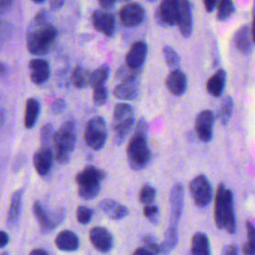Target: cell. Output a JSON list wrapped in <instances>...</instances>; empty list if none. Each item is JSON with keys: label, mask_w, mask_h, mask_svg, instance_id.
I'll return each mask as SVG.
<instances>
[{"label": "cell", "mask_w": 255, "mask_h": 255, "mask_svg": "<svg viewBox=\"0 0 255 255\" xmlns=\"http://www.w3.org/2000/svg\"><path fill=\"white\" fill-rule=\"evenodd\" d=\"M127 158L129 167L138 171L147 166L151 153L147 142V124L144 118L136 123L133 133L127 146Z\"/></svg>", "instance_id": "cell-1"}, {"label": "cell", "mask_w": 255, "mask_h": 255, "mask_svg": "<svg viewBox=\"0 0 255 255\" xmlns=\"http://www.w3.org/2000/svg\"><path fill=\"white\" fill-rule=\"evenodd\" d=\"M214 219L219 229L233 234L236 231V217L233 207V195L224 183L217 187L214 202Z\"/></svg>", "instance_id": "cell-2"}, {"label": "cell", "mask_w": 255, "mask_h": 255, "mask_svg": "<svg viewBox=\"0 0 255 255\" xmlns=\"http://www.w3.org/2000/svg\"><path fill=\"white\" fill-rule=\"evenodd\" d=\"M77 141L75 122L69 120L65 122L61 128L55 131L53 142L55 146L56 160L61 164L70 161L71 153L74 151Z\"/></svg>", "instance_id": "cell-3"}, {"label": "cell", "mask_w": 255, "mask_h": 255, "mask_svg": "<svg viewBox=\"0 0 255 255\" xmlns=\"http://www.w3.org/2000/svg\"><path fill=\"white\" fill-rule=\"evenodd\" d=\"M58 32L57 29L49 24H34L32 30L27 35V47L31 54L42 56L48 53L50 47L55 42Z\"/></svg>", "instance_id": "cell-4"}, {"label": "cell", "mask_w": 255, "mask_h": 255, "mask_svg": "<svg viewBox=\"0 0 255 255\" xmlns=\"http://www.w3.org/2000/svg\"><path fill=\"white\" fill-rule=\"evenodd\" d=\"M106 172L93 165L86 166L76 175V182L78 184V194L90 200L97 197L101 190V182L105 179Z\"/></svg>", "instance_id": "cell-5"}, {"label": "cell", "mask_w": 255, "mask_h": 255, "mask_svg": "<svg viewBox=\"0 0 255 255\" xmlns=\"http://www.w3.org/2000/svg\"><path fill=\"white\" fill-rule=\"evenodd\" d=\"M135 124L133 109L129 104H117L113 116V141L121 145Z\"/></svg>", "instance_id": "cell-6"}, {"label": "cell", "mask_w": 255, "mask_h": 255, "mask_svg": "<svg viewBox=\"0 0 255 255\" xmlns=\"http://www.w3.org/2000/svg\"><path fill=\"white\" fill-rule=\"evenodd\" d=\"M84 138L86 144L94 150L102 149L108 138L107 124L103 117L96 116L86 124Z\"/></svg>", "instance_id": "cell-7"}, {"label": "cell", "mask_w": 255, "mask_h": 255, "mask_svg": "<svg viewBox=\"0 0 255 255\" xmlns=\"http://www.w3.org/2000/svg\"><path fill=\"white\" fill-rule=\"evenodd\" d=\"M34 215L41 227V230L45 233L52 231L65 219L66 211L63 208H58L53 212L47 211L40 202H35L33 205Z\"/></svg>", "instance_id": "cell-8"}, {"label": "cell", "mask_w": 255, "mask_h": 255, "mask_svg": "<svg viewBox=\"0 0 255 255\" xmlns=\"http://www.w3.org/2000/svg\"><path fill=\"white\" fill-rule=\"evenodd\" d=\"M190 194L197 207L207 206L212 199V187L204 174L196 175L189 183Z\"/></svg>", "instance_id": "cell-9"}, {"label": "cell", "mask_w": 255, "mask_h": 255, "mask_svg": "<svg viewBox=\"0 0 255 255\" xmlns=\"http://www.w3.org/2000/svg\"><path fill=\"white\" fill-rule=\"evenodd\" d=\"M179 17V0H163L155 11V20L162 27L177 26Z\"/></svg>", "instance_id": "cell-10"}, {"label": "cell", "mask_w": 255, "mask_h": 255, "mask_svg": "<svg viewBox=\"0 0 255 255\" xmlns=\"http://www.w3.org/2000/svg\"><path fill=\"white\" fill-rule=\"evenodd\" d=\"M145 16L144 8L137 2H128L121 7L119 17L121 23L128 28L139 26Z\"/></svg>", "instance_id": "cell-11"}, {"label": "cell", "mask_w": 255, "mask_h": 255, "mask_svg": "<svg viewBox=\"0 0 255 255\" xmlns=\"http://www.w3.org/2000/svg\"><path fill=\"white\" fill-rule=\"evenodd\" d=\"M214 114L210 110L199 112L195 119V131L202 142H209L213 136Z\"/></svg>", "instance_id": "cell-12"}, {"label": "cell", "mask_w": 255, "mask_h": 255, "mask_svg": "<svg viewBox=\"0 0 255 255\" xmlns=\"http://www.w3.org/2000/svg\"><path fill=\"white\" fill-rule=\"evenodd\" d=\"M94 28L106 37H113L116 31V18L113 13L97 9L92 14Z\"/></svg>", "instance_id": "cell-13"}, {"label": "cell", "mask_w": 255, "mask_h": 255, "mask_svg": "<svg viewBox=\"0 0 255 255\" xmlns=\"http://www.w3.org/2000/svg\"><path fill=\"white\" fill-rule=\"evenodd\" d=\"M170 203V226L177 227L184 204V190L180 183H175L169 194Z\"/></svg>", "instance_id": "cell-14"}, {"label": "cell", "mask_w": 255, "mask_h": 255, "mask_svg": "<svg viewBox=\"0 0 255 255\" xmlns=\"http://www.w3.org/2000/svg\"><path fill=\"white\" fill-rule=\"evenodd\" d=\"M147 55V45L143 41L133 42L126 55V66L133 70H141Z\"/></svg>", "instance_id": "cell-15"}, {"label": "cell", "mask_w": 255, "mask_h": 255, "mask_svg": "<svg viewBox=\"0 0 255 255\" xmlns=\"http://www.w3.org/2000/svg\"><path fill=\"white\" fill-rule=\"evenodd\" d=\"M90 240L93 246L100 252H109L114 246L112 233L103 226H96L91 229Z\"/></svg>", "instance_id": "cell-16"}, {"label": "cell", "mask_w": 255, "mask_h": 255, "mask_svg": "<svg viewBox=\"0 0 255 255\" xmlns=\"http://www.w3.org/2000/svg\"><path fill=\"white\" fill-rule=\"evenodd\" d=\"M177 27L183 38H188L192 34V8L187 0H179V17Z\"/></svg>", "instance_id": "cell-17"}, {"label": "cell", "mask_w": 255, "mask_h": 255, "mask_svg": "<svg viewBox=\"0 0 255 255\" xmlns=\"http://www.w3.org/2000/svg\"><path fill=\"white\" fill-rule=\"evenodd\" d=\"M253 33L248 25L240 27L233 36V44L235 48L244 55H249L253 47Z\"/></svg>", "instance_id": "cell-18"}, {"label": "cell", "mask_w": 255, "mask_h": 255, "mask_svg": "<svg viewBox=\"0 0 255 255\" xmlns=\"http://www.w3.org/2000/svg\"><path fill=\"white\" fill-rule=\"evenodd\" d=\"M54 153L51 147L41 146L34 155V166L38 174L47 175L53 166Z\"/></svg>", "instance_id": "cell-19"}, {"label": "cell", "mask_w": 255, "mask_h": 255, "mask_svg": "<svg viewBox=\"0 0 255 255\" xmlns=\"http://www.w3.org/2000/svg\"><path fill=\"white\" fill-rule=\"evenodd\" d=\"M165 85L167 90L174 96H181L187 88L186 75L179 69L172 70L166 77Z\"/></svg>", "instance_id": "cell-20"}, {"label": "cell", "mask_w": 255, "mask_h": 255, "mask_svg": "<svg viewBox=\"0 0 255 255\" xmlns=\"http://www.w3.org/2000/svg\"><path fill=\"white\" fill-rule=\"evenodd\" d=\"M30 78L36 85L45 83L50 77V67L44 59H33L29 62Z\"/></svg>", "instance_id": "cell-21"}, {"label": "cell", "mask_w": 255, "mask_h": 255, "mask_svg": "<svg viewBox=\"0 0 255 255\" xmlns=\"http://www.w3.org/2000/svg\"><path fill=\"white\" fill-rule=\"evenodd\" d=\"M99 207L105 214H107L108 217L114 220L123 219L128 214V209L127 206L111 198H106L100 201Z\"/></svg>", "instance_id": "cell-22"}, {"label": "cell", "mask_w": 255, "mask_h": 255, "mask_svg": "<svg viewBox=\"0 0 255 255\" xmlns=\"http://www.w3.org/2000/svg\"><path fill=\"white\" fill-rule=\"evenodd\" d=\"M139 94V85L137 80L124 81L114 90V95L117 99L124 101H133Z\"/></svg>", "instance_id": "cell-23"}, {"label": "cell", "mask_w": 255, "mask_h": 255, "mask_svg": "<svg viewBox=\"0 0 255 255\" xmlns=\"http://www.w3.org/2000/svg\"><path fill=\"white\" fill-rule=\"evenodd\" d=\"M56 246L62 251H76L80 246V240L76 233L71 230H63L61 231L56 239Z\"/></svg>", "instance_id": "cell-24"}, {"label": "cell", "mask_w": 255, "mask_h": 255, "mask_svg": "<svg viewBox=\"0 0 255 255\" xmlns=\"http://www.w3.org/2000/svg\"><path fill=\"white\" fill-rule=\"evenodd\" d=\"M226 84V72L218 69L206 82V91L213 97H220Z\"/></svg>", "instance_id": "cell-25"}, {"label": "cell", "mask_w": 255, "mask_h": 255, "mask_svg": "<svg viewBox=\"0 0 255 255\" xmlns=\"http://www.w3.org/2000/svg\"><path fill=\"white\" fill-rule=\"evenodd\" d=\"M191 255H211L210 243L207 235L196 232L191 239Z\"/></svg>", "instance_id": "cell-26"}, {"label": "cell", "mask_w": 255, "mask_h": 255, "mask_svg": "<svg viewBox=\"0 0 255 255\" xmlns=\"http://www.w3.org/2000/svg\"><path fill=\"white\" fill-rule=\"evenodd\" d=\"M22 190L19 189L14 192L11 198L10 207L7 216V224L10 228L14 227L19 219V215L21 212V205H22Z\"/></svg>", "instance_id": "cell-27"}, {"label": "cell", "mask_w": 255, "mask_h": 255, "mask_svg": "<svg viewBox=\"0 0 255 255\" xmlns=\"http://www.w3.org/2000/svg\"><path fill=\"white\" fill-rule=\"evenodd\" d=\"M40 113V104L39 102L34 99L30 98L27 100L26 103V110H25V127L27 128H32L38 119Z\"/></svg>", "instance_id": "cell-28"}, {"label": "cell", "mask_w": 255, "mask_h": 255, "mask_svg": "<svg viewBox=\"0 0 255 255\" xmlns=\"http://www.w3.org/2000/svg\"><path fill=\"white\" fill-rule=\"evenodd\" d=\"M178 242V232L177 227L169 226L164 233V238L160 244V254L159 255H168L170 251L175 248Z\"/></svg>", "instance_id": "cell-29"}, {"label": "cell", "mask_w": 255, "mask_h": 255, "mask_svg": "<svg viewBox=\"0 0 255 255\" xmlns=\"http://www.w3.org/2000/svg\"><path fill=\"white\" fill-rule=\"evenodd\" d=\"M110 75V67L108 65H102L94 72L90 73L89 76V85L95 89L101 86H104Z\"/></svg>", "instance_id": "cell-30"}, {"label": "cell", "mask_w": 255, "mask_h": 255, "mask_svg": "<svg viewBox=\"0 0 255 255\" xmlns=\"http://www.w3.org/2000/svg\"><path fill=\"white\" fill-rule=\"evenodd\" d=\"M89 76L90 73H88V71L84 67L78 65L72 71L71 82L76 88H84L89 83Z\"/></svg>", "instance_id": "cell-31"}, {"label": "cell", "mask_w": 255, "mask_h": 255, "mask_svg": "<svg viewBox=\"0 0 255 255\" xmlns=\"http://www.w3.org/2000/svg\"><path fill=\"white\" fill-rule=\"evenodd\" d=\"M232 112H233V100L230 96H225L221 101V105L218 111V117L221 125L226 126L228 124L232 116Z\"/></svg>", "instance_id": "cell-32"}, {"label": "cell", "mask_w": 255, "mask_h": 255, "mask_svg": "<svg viewBox=\"0 0 255 255\" xmlns=\"http://www.w3.org/2000/svg\"><path fill=\"white\" fill-rule=\"evenodd\" d=\"M216 19L219 22L226 21L235 12V5L231 0H222L217 3Z\"/></svg>", "instance_id": "cell-33"}, {"label": "cell", "mask_w": 255, "mask_h": 255, "mask_svg": "<svg viewBox=\"0 0 255 255\" xmlns=\"http://www.w3.org/2000/svg\"><path fill=\"white\" fill-rule=\"evenodd\" d=\"M162 54H163V58H164V61H165L166 65L170 69L176 70V69L179 68V66H180V57L172 47L164 46L163 49H162Z\"/></svg>", "instance_id": "cell-34"}, {"label": "cell", "mask_w": 255, "mask_h": 255, "mask_svg": "<svg viewBox=\"0 0 255 255\" xmlns=\"http://www.w3.org/2000/svg\"><path fill=\"white\" fill-rule=\"evenodd\" d=\"M140 72L141 70H133L127 66H122L118 69L116 73V77L122 80V82L129 81V80H137Z\"/></svg>", "instance_id": "cell-35"}, {"label": "cell", "mask_w": 255, "mask_h": 255, "mask_svg": "<svg viewBox=\"0 0 255 255\" xmlns=\"http://www.w3.org/2000/svg\"><path fill=\"white\" fill-rule=\"evenodd\" d=\"M155 194H156V191L153 186H151L149 184H143L142 187L140 188L138 198L141 203L148 205L153 202V200L155 198Z\"/></svg>", "instance_id": "cell-36"}, {"label": "cell", "mask_w": 255, "mask_h": 255, "mask_svg": "<svg viewBox=\"0 0 255 255\" xmlns=\"http://www.w3.org/2000/svg\"><path fill=\"white\" fill-rule=\"evenodd\" d=\"M54 133H55V131H54V127L52 124L48 123L42 127L41 131H40V140H41L42 146L51 147Z\"/></svg>", "instance_id": "cell-37"}, {"label": "cell", "mask_w": 255, "mask_h": 255, "mask_svg": "<svg viewBox=\"0 0 255 255\" xmlns=\"http://www.w3.org/2000/svg\"><path fill=\"white\" fill-rule=\"evenodd\" d=\"M93 214H94L93 209L88 206H84V205L79 206L77 208V212H76L78 222L81 224H84V225L88 224L91 221Z\"/></svg>", "instance_id": "cell-38"}, {"label": "cell", "mask_w": 255, "mask_h": 255, "mask_svg": "<svg viewBox=\"0 0 255 255\" xmlns=\"http://www.w3.org/2000/svg\"><path fill=\"white\" fill-rule=\"evenodd\" d=\"M108 100V89L105 86H101L94 89L93 101L96 106H103Z\"/></svg>", "instance_id": "cell-39"}, {"label": "cell", "mask_w": 255, "mask_h": 255, "mask_svg": "<svg viewBox=\"0 0 255 255\" xmlns=\"http://www.w3.org/2000/svg\"><path fill=\"white\" fill-rule=\"evenodd\" d=\"M143 215L152 223L156 224L158 222V214H159V209L156 205L153 204H148L143 207Z\"/></svg>", "instance_id": "cell-40"}, {"label": "cell", "mask_w": 255, "mask_h": 255, "mask_svg": "<svg viewBox=\"0 0 255 255\" xmlns=\"http://www.w3.org/2000/svg\"><path fill=\"white\" fill-rule=\"evenodd\" d=\"M142 241L144 242L147 249L150 250L154 255H159L160 254V244L157 243L156 239L152 235L148 234V235L143 236Z\"/></svg>", "instance_id": "cell-41"}, {"label": "cell", "mask_w": 255, "mask_h": 255, "mask_svg": "<svg viewBox=\"0 0 255 255\" xmlns=\"http://www.w3.org/2000/svg\"><path fill=\"white\" fill-rule=\"evenodd\" d=\"M11 31H12L11 25L5 20L0 18V42H3L6 39H8L9 36L11 35Z\"/></svg>", "instance_id": "cell-42"}, {"label": "cell", "mask_w": 255, "mask_h": 255, "mask_svg": "<svg viewBox=\"0 0 255 255\" xmlns=\"http://www.w3.org/2000/svg\"><path fill=\"white\" fill-rule=\"evenodd\" d=\"M67 107V104H66V101L63 100V99H57L55 100L52 104H51V111L53 114H61Z\"/></svg>", "instance_id": "cell-43"}, {"label": "cell", "mask_w": 255, "mask_h": 255, "mask_svg": "<svg viewBox=\"0 0 255 255\" xmlns=\"http://www.w3.org/2000/svg\"><path fill=\"white\" fill-rule=\"evenodd\" d=\"M243 255H255L254 240H247L242 246Z\"/></svg>", "instance_id": "cell-44"}, {"label": "cell", "mask_w": 255, "mask_h": 255, "mask_svg": "<svg viewBox=\"0 0 255 255\" xmlns=\"http://www.w3.org/2000/svg\"><path fill=\"white\" fill-rule=\"evenodd\" d=\"M220 255H239V249L235 244H228L223 247Z\"/></svg>", "instance_id": "cell-45"}, {"label": "cell", "mask_w": 255, "mask_h": 255, "mask_svg": "<svg viewBox=\"0 0 255 255\" xmlns=\"http://www.w3.org/2000/svg\"><path fill=\"white\" fill-rule=\"evenodd\" d=\"M99 5L101 6L102 10L109 12L110 10L115 8L116 5V1H112V0H104V1H99Z\"/></svg>", "instance_id": "cell-46"}, {"label": "cell", "mask_w": 255, "mask_h": 255, "mask_svg": "<svg viewBox=\"0 0 255 255\" xmlns=\"http://www.w3.org/2000/svg\"><path fill=\"white\" fill-rule=\"evenodd\" d=\"M246 230H247V237L248 240H254V235H255V230H254V225L251 221H246Z\"/></svg>", "instance_id": "cell-47"}, {"label": "cell", "mask_w": 255, "mask_h": 255, "mask_svg": "<svg viewBox=\"0 0 255 255\" xmlns=\"http://www.w3.org/2000/svg\"><path fill=\"white\" fill-rule=\"evenodd\" d=\"M12 5V1L10 0H0V15L6 13Z\"/></svg>", "instance_id": "cell-48"}, {"label": "cell", "mask_w": 255, "mask_h": 255, "mask_svg": "<svg viewBox=\"0 0 255 255\" xmlns=\"http://www.w3.org/2000/svg\"><path fill=\"white\" fill-rule=\"evenodd\" d=\"M217 1L215 0H209V1H203V5H204V8H205V11L208 12V13H211L214 9H215V6L217 5Z\"/></svg>", "instance_id": "cell-49"}, {"label": "cell", "mask_w": 255, "mask_h": 255, "mask_svg": "<svg viewBox=\"0 0 255 255\" xmlns=\"http://www.w3.org/2000/svg\"><path fill=\"white\" fill-rule=\"evenodd\" d=\"M64 4H65V1L63 0H53L50 2V8L53 11H57V10H60Z\"/></svg>", "instance_id": "cell-50"}, {"label": "cell", "mask_w": 255, "mask_h": 255, "mask_svg": "<svg viewBox=\"0 0 255 255\" xmlns=\"http://www.w3.org/2000/svg\"><path fill=\"white\" fill-rule=\"evenodd\" d=\"M132 255H154L150 250H148L147 248L144 247H138L134 250Z\"/></svg>", "instance_id": "cell-51"}, {"label": "cell", "mask_w": 255, "mask_h": 255, "mask_svg": "<svg viewBox=\"0 0 255 255\" xmlns=\"http://www.w3.org/2000/svg\"><path fill=\"white\" fill-rule=\"evenodd\" d=\"M8 241H9V237H8L7 233L0 230V248L5 247L8 243Z\"/></svg>", "instance_id": "cell-52"}, {"label": "cell", "mask_w": 255, "mask_h": 255, "mask_svg": "<svg viewBox=\"0 0 255 255\" xmlns=\"http://www.w3.org/2000/svg\"><path fill=\"white\" fill-rule=\"evenodd\" d=\"M29 255H48V253L43 249H34Z\"/></svg>", "instance_id": "cell-53"}, {"label": "cell", "mask_w": 255, "mask_h": 255, "mask_svg": "<svg viewBox=\"0 0 255 255\" xmlns=\"http://www.w3.org/2000/svg\"><path fill=\"white\" fill-rule=\"evenodd\" d=\"M4 71H5V67L2 64H0V75H2L4 73Z\"/></svg>", "instance_id": "cell-54"}, {"label": "cell", "mask_w": 255, "mask_h": 255, "mask_svg": "<svg viewBox=\"0 0 255 255\" xmlns=\"http://www.w3.org/2000/svg\"><path fill=\"white\" fill-rule=\"evenodd\" d=\"M2 123H3V115H2V113L0 112V126L2 125Z\"/></svg>", "instance_id": "cell-55"}, {"label": "cell", "mask_w": 255, "mask_h": 255, "mask_svg": "<svg viewBox=\"0 0 255 255\" xmlns=\"http://www.w3.org/2000/svg\"><path fill=\"white\" fill-rule=\"evenodd\" d=\"M34 3H37V4H40V3H43V1H34Z\"/></svg>", "instance_id": "cell-56"}]
</instances>
